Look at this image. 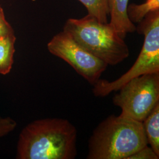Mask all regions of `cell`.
<instances>
[{"instance_id": "cell-1", "label": "cell", "mask_w": 159, "mask_h": 159, "mask_svg": "<svg viewBox=\"0 0 159 159\" xmlns=\"http://www.w3.org/2000/svg\"><path fill=\"white\" fill-rule=\"evenodd\" d=\"M77 131L68 120H37L21 131L18 159H74L77 156Z\"/></svg>"}, {"instance_id": "cell-2", "label": "cell", "mask_w": 159, "mask_h": 159, "mask_svg": "<svg viewBox=\"0 0 159 159\" xmlns=\"http://www.w3.org/2000/svg\"><path fill=\"white\" fill-rule=\"evenodd\" d=\"M148 145L142 122L111 115L93 131L87 159H127Z\"/></svg>"}, {"instance_id": "cell-3", "label": "cell", "mask_w": 159, "mask_h": 159, "mask_svg": "<svg viewBox=\"0 0 159 159\" xmlns=\"http://www.w3.org/2000/svg\"><path fill=\"white\" fill-rule=\"evenodd\" d=\"M63 31L108 65H117L129 56L128 46L112 25L110 23H100L89 14L80 19L69 18Z\"/></svg>"}, {"instance_id": "cell-4", "label": "cell", "mask_w": 159, "mask_h": 159, "mask_svg": "<svg viewBox=\"0 0 159 159\" xmlns=\"http://www.w3.org/2000/svg\"><path fill=\"white\" fill-rule=\"evenodd\" d=\"M137 33L144 35L142 50L136 61L125 74L112 81L100 79L93 85L96 97L107 96L117 91L129 81L143 74L159 72V10L151 12L138 23Z\"/></svg>"}, {"instance_id": "cell-5", "label": "cell", "mask_w": 159, "mask_h": 159, "mask_svg": "<svg viewBox=\"0 0 159 159\" xmlns=\"http://www.w3.org/2000/svg\"><path fill=\"white\" fill-rule=\"evenodd\" d=\"M113 98L121 116L143 122L159 102V72L143 74L129 81Z\"/></svg>"}, {"instance_id": "cell-6", "label": "cell", "mask_w": 159, "mask_h": 159, "mask_svg": "<svg viewBox=\"0 0 159 159\" xmlns=\"http://www.w3.org/2000/svg\"><path fill=\"white\" fill-rule=\"evenodd\" d=\"M49 52L70 64L93 85L100 79L108 65L86 50L73 37L63 31L55 35L47 44Z\"/></svg>"}, {"instance_id": "cell-7", "label": "cell", "mask_w": 159, "mask_h": 159, "mask_svg": "<svg viewBox=\"0 0 159 159\" xmlns=\"http://www.w3.org/2000/svg\"><path fill=\"white\" fill-rule=\"evenodd\" d=\"M129 0H107L110 24L120 37L125 39L128 33L136 30V26L129 20L127 16V7Z\"/></svg>"}, {"instance_id": "cell-8", "label": "cell", "mask_w": 159, "mask_h": 159, "mask_svg": "<svg viewBox=\"0 0 159 159\" xmlns=\"http://www.w3.org/2000/svg\"><path fill=\"white\" fill-rule=\"evenodd\" d=\"M142 123L148 144L159 156V102Z\"/></svg>"}, {"instance_id": "cell-9", "label": "cell", "mask_w": 159, "mask_h": 159, "mask_svg": "<svg viewBox=\"0 0 159 159\" xmlns=\"http://www.w3.org/2000/svg\"><path fill=\"white\" fill-rule=\"evenodd\" d=\"M14 33L0 38V74H8L14 63L15 43Z\"/></svg>"}, {"instance_id": "cell-10", "label": "cell", "mask_w": 159, "mask_h": 159, "mask_svg": "<svg viewBox=\"0 0 159 159\" xmlns=\"http://www.w3.org/2000/svg\"><path fill=\"white\" fill-rule=\"evenodd\" d=\"M159 10V0H146L142 4H130L127 7V16L133 23H139L151 12Z\"/></svg>"}, {"instance_id": "cell-11", "label": "cell", "mask_w": 159, "mask_h": 159, "mask_svg": "<svg viewBox=\"0 0 159 159\" xmlns=\"http://www.w3.org/2000/svg\"><path fill=\"white\" fill-rule=\"evenodd\" d=\"M85 6L88 14L102 23H108L109 15L107 0H79Z\"/></svg>"}, {"instance_id": "cell-12", "label": "cell", "mask_w": 159, "mask_h": 159, "mask_svg": "<svg viewBox=\"0 0 159 159\" xmlns=\"http://www.w3.org/2000/svg\"><path fill=\"white\" fill-rule=\"evenodd\" d=\"M17 123L10 117L0 116V138L5 136L16 129Z\"/></svg>"}, {"instance_id": "cell-13", "label": "cell", "mask_w": 159, "mask_h": 159, "mask_svg": "<svg viewBox=\"0 0 159 159\" xmlns=\"http://www.w3.org/2000/svg\"><path fill=\"white\" fill-rule=\"evenodd\" d=\"M153 150L148 145L142 148L134 153L130 155L127 159H159Z\"/></svg>"}, {"instance_id": "cell-14", "label": "cell", "mask_w": 159, "mask_h": 159, "mask_svg": "<svg viewBox=\"0 0 159 159\" xmlns=\"http://www.w3.org/2000/svg\"><path fill=\"white\" fill-rule=\"evenodd\" d=\"M14 33L11 25L6 20L2 8L0 6V38Z\"/></svg>"}]
</instances>
